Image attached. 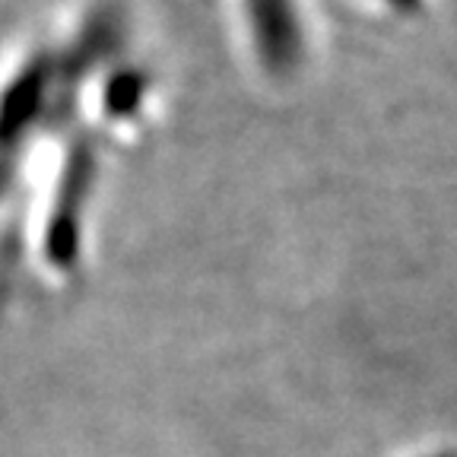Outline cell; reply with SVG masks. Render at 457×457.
Instances as JSON below:
<instances>
[{
  "label": "cell",
  "instance_id": "cell-3",
  "mask_svg": "<svg viewBox=\"0 0 457 457\" xmlns=\"http://www.w3.org/2000/svg\"><path fill=\"white\" fill-rule=\"evenodd\" d=\"M394 7H400V10H416L420 7V0H391Z\"/></svg>",
  "mask_w": 457,
  "mask_h": 457
},
{
  "label": "cell",
  "instance_id": "cell-1",
  "mask_svg": "<svg viewBox=\"0 0 457 457\" xmlns=\"http://www.w3.org/2000/svg\"><path fill=\"white\" fill-rule=\"evenodd\" d=\"M251 22L261 57L273 71H286L299 57V22L293 0H251Z\"/></svg>",
  "mask_w": 457,
  "mask_h": 457
},
{
  "label": "cell",
  "instance_id": "cell-2",
  "mask_svg": "<svg viewBox=\"0 0 457 457\" xmlns=\"http://www.w3.org/2000/svg\"><path fill=\"white\" fill-rule=\"evenodd\" d=\"M140 89H143V79L137 73H121V77L114 79L112 89H108V108L114 114H128L137 108L140 102Z\"/></svg>",
  "mask_w": 457,
  "mask_h": 457
}]
</instances>
